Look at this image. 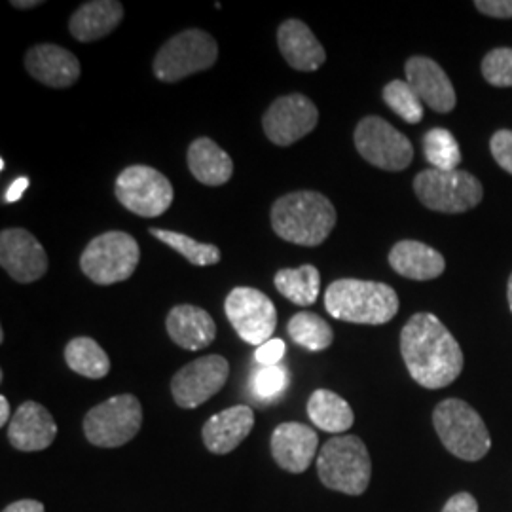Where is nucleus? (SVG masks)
Returning a JSON list of instances; mask_svg holds the SVG:
<instances>
[{
	"label": "nucleus",
	"instance_id": "26",
	"mask_svg": "<svg viewBox=\"0 0 512 512\" xmlns=\"http://www.w3.org/2000/svg\"><path fill=\"white\" fill-rule=\"evenodd\" d=\"M308 416L315 427L332 435L346 433L355 421V414L348 401L330 389H317L311 393Z\"/></svg>",
	"mask_w": 512,
	"mask_h": 512
},
{
	"label": "nucleus",
	"instance_id": "6",
	"mask_svg": "<svg viewBox=\"0 0 512 512\" xmlns=\"http://www.w3.org/2000/svg\"><path fill=\"white\" fill-rule=\"evenodd\" d=\"M217 59L219 44L215 38L202 29H186L158 50L152 71L160 82L175 84L186 76L209 71Z\"/></svg>",
	"mask_w": 512,
	"mask_h": 512
},
{
	"label": "nucleus",
	"instance_id": "36",
	"mask_svg": "<svg viewBox=\"0 0 512 512\" xmlns=\"http://www.w3.org/2000/svg\"><path fill=\"white\" fill-rule=\"evenodd\" d=\"M283 355H285V342L272 338L270 342H266L256 349L255 359L258 365L277 366L283 359Z\"/></svg>",
	"mask_w": 512,
	"mask_h": 512
},
{
	"label": "nucleus",
	"instance_id": "32",
	"mask_svg": "<svg viewBox=\"0 0 512 512\" xmlns=\"http://www.w3.org/2000/svg\"><path fill=\"white\" fill-rule=\"evenodd\" d=\"M384 101L406 124H420L423 120V101L404 80H393L385 86Z\"/></svg>",
	"mask_w": 512,
	"mask_h": 512
},
{
	"label": "nucleus",
	"instance_id": "33",
	"mask_svg": "<svg viewBox=\"0 0 512 512\" xmlns=\"http://www.w3.org/2000/svg\"><path fill=\"white\" fill-rule=\"evenodd\" d=\"M482 76L495 88L512 86V48H495L482 59Z\"/></svg>",
	"mask_w": 512,
	"mask_h": 512
},
{
	"label": "nucleus",
	"instance_id": "38",
	"mask_svg": "<svg viewBox=\"0 0 512 512\" xmlns=\"http://www.w3.org/2000/svg\"><path fill=\"white\" fill-rule=\"evenodd\" d=\"M442 512H478V501H476L475 495L459 492L446 501Z\"/></svg>",
	"mask_w": 512,
	"mask_h": 512
},
{
	"label": "nucleus",
	"instance_id": "39",
	"mask_svg": "<svg viewBox=\"0 0 512 512\" xmlns=\"http://www.w3.org/2000/svg\"><path fill=\"white\" fill-rule=\"evenodd\" d=\"M27 186H29V179H27V177H19V179H16L14 183L8 186V190H6V194H4V202H18L19 198L25 194Z\"/></svg>",
	"mask_w": 512,
	"mask_h": 512
},
{
	"label": "nucleus",
	"instance_id": "2",
	"mask_svg": "<svg viewBox=\"0 0 512 512\" xmlns=\"http://www.w3.org/2000/svg\"><path fill=\"white\" fill-rule=\"evenodd\" d=\"M272 228L289 243L317 247L336 226V209L327 196L313 190H296L272 205Z\"/></svg>",
	"mask_w": 512,
	"mask_h": 512
},
{
	"label": "nucleus",
	"instance_id": "8",
	"mask_svg": "<svg viewBox=\"0 0 512 512\" xmlns=\"http://www.w3.org/2000/svg\"><path fill=\"white\" fill-rule=\"evenodd\" d=\"M414 192L427 209L458 215L475 209L484 198L482 183L467 171L425 169L414 179Z\"/></svg>",
	"mask_w": 512,
	"mask_h": 512
},
{
	"label": "nucleus",
	"instance_id": "4",
	"mask_svg": "<svg viewBox=\"0 0 512 512\" xmlns=\"http://www.w3.org/2000/svg\"><path fill=\"white\" fill-rule=\"evenodd\" d=\"M317 475L329 490L363 495L372 478V461L365 442L355 435H338L325 442L317 456Z\"/></svg>",
	"mask_w": 512,
	"mask_h": 512
},
{
	"label": "nucleus",
	"instance_id": "12",
	"mask_svg": "<svg viewBox=\"0 0 512 512\" xmlns=\"http://www.w3.org/2000/svg\"><path fill=\"white\" fill-rule=\"evenodd\" d=\"M224 313L239 338L251 346H262L272 340L277 327L274 302L253 287H236L226 296Z\"/></svg>",
	"mask_w": 512,
	"mask_h": 512
},
{
	"label": "nucleus",
	"instance_id": "3",
	"mask_svg": "<svg viewBox=\"0 0 512 512\" xmlns=\"http://www.w3.org/2000/svg\"><path fill=\"white\" fill-rule=\"evenodd\" d=\"M325 308L338 321L355 325H385L399 311V296L380 281L338 279L325 293Z\"/></svg>",
	"mask_w": 512,
	"mask_h": 512
},
{
	"label": "nucleus",
	"instance_id": "7",
	"mask_svg": "<svg viewBox=\"0 0 512 512\" xmlns=\"http://www.w3.org/2000/svg\"><path fill=\"white\" fill-rule=\"evenodd\" d=\"M141 260L137 239L126 232H105L93 238L80 256V270L95 285H114L129 279Z\"/></svg>",
	"mask_w": 512,
	"mask_h": 512
},
{
	"label": "nucleus",
	"instance_id": "41",
	"mask_svg": "<svg viewBox=\"0 0 512 512\" xmlns=\"http://www.w3.org/2000/svg\"><path fill=\"white\" fill-rule=\"evenodd\" d=\"M8 418H10V403H8V399L2 395V397H0V425H2V427L8 423Z\"/></svg>",
	"mask_w": 512,
	"mask_h": 512
},
{
	"label": "nucleus",
	"instance_id": "16",
	"mask_svg": "<svg viewBox=\"0 0 512 512\" xmlns=\"http://www.w3.org/2000/svg\"><path fill=\"white\" fill-rule=\"evenodd\" d=\"M406 82L429 109L448 114L456 109V90L437 61L414 55L404 65Z\"/></svg>",
	"mask_w": 512,
	"mask_h": 512
},
{
	"label": "nucleus",
	"instance_id": "19",
	"mask_svg": "<svg viewBox=\"0 0 512 512\" xmlns=\"http://www.w3.org/2000/svg\"><path fill=\"white\" fill-rule=\"evenodd\" d=\"M54 416L35 401H25L8 423V440L19 452H42L54 444Z\"/></svg>",
	"mask_w": 512,
	"mask_h": 512
},
{
	"label": "nucleus",
	"instance_id": "24",
	"mask_svg": "<svg viewBox=\"0 0 512 512\" xmlns=\"http://www.w3.org/2000/svg\"><path fill=\"white\" fill-rule=\"evenodd\" d=\"M124 19V4L118 0H92L76 8L69 31L78 42H95L109 37Z\"/></svg>",
	"mask_w": 512,
	"mask_h": 512
},
{
	"label": "nucleus",
	"instance_id": "5",
	"mask_svg": "<svg viewBox=\"0 0 512 512\" xmlns=\"http://www.w3.org/2000/svg\"><path fill=\"white\" fill-rule=\"evenodd\" d=\"M433 425L444 448L463 461H480L492 448V437L480 414L461 399H446L433 412Z\"/></svg>",
	"mask_w": 512,
	"mask_h": 512
},
{
	"label": "nucleus",
	"instance_id": "20",
	"mask_svg": "<svg viewBox=\"0 0 512 512\" xmlns=\"http://www.w3.org/2000/svg\"><path fill=\"white\" fill-rule=\"evenodd\" d=\"M255 427V412L247 404L226 408L205 421L202 439L211 454L226 456L236 450Z\"/></svg>",
	"mask_w": 512,
	"mask_h": 512
},
{
	"label": "nucleus",
	"instance_id": "25",
	"mask_svg": "<svg viewBox=\"0 0 512 512\" xmlns=\"http://www.w3.org/2000/svg\"><path fill=\"white\" fill-rule=\"evenodd\" d=\"M186 158L194 179L207 186L226 184L234 175V162L230 154L209 137L192 141Z\"/></svg>",
	"mask_w": 512,
	"mask_h": 512
},
{
	"label": "nucleus",
	"instance_id": "1",
	"mask_svg": "<svg viewBox=\"0 0 512 512\" xmlns=\"http://www.w3.org/2000/svg\"><path fill=\"white\" fill-rule=\"evenodd\" d=\"M401 355L412 380L425 389L454 384L463 370V351L433 313H416L401 330Z\"/></svg>",
	"mask_w": 512,
	"mask_h": 512
},
{
	"label": "nucleus",
	"instance_id": "34",
	"mask_svg": "<svg viewBox=\"0 0 512 512\" xmlns=\"http://www.w3.org/2000/svg\"><path fill=\"white\" fill-rule=\"evenodd\" d=\"M289 376L283 366H262L253 376V391L260 399H275L287 387Z\"/></svg>",
	"mask_w": 512,
	"mask_h": 512
},
{
	"label": "nucleus",
	"instance_id": "28",
	"mask_svg": "<svg viewBox=\"0 0 512 512\" xmlns=\"http://www.w3.org/2000/svg\"><path fill=\"white\" fill-rule=\"evenodd\" d=\"M65 363L90 380H101L110 372L109 355L93 338L78 336L65 346Z\"/></svg>",
	"mask_w": 512,
	"mask_h": 512
},
{
	"label": "nucleus",
	"instance_id": "42",
	"mask_svg": "<svg viewBox=\"0 0 512 512\" xmlns=\"http://www.w3.org/2000/svg\"><path fill=\"white\" fill-rule=\"evenodd\" d=\"M14 8H19V10H31V8H37L42 4V0H12L10 2Z\"/></svg>",
	"mask_w": 512,
	"mask_h": 512
},
{
	"label": "nucleus",
	"instance_id": "11",
	"mask_svg": "<svg viewBox=\"0 0 512 512\" xmlns=\"http://www.w3.org/2000/svg\"><path fill=\"white\" fill-rule=\"evenodd\" d=\"M355 148L366 162L384 171H403L414 160V147L399 129L380 116L363 118L355 133Z\"/></svg>",
	"mask_w": 512,
	"mask_h": 512
},
{
	"label": "nucleus",
	"instance_id": "40",
	"mask_svg": "<svg viewBox=\"0 0 512 512\" xmlns=\"http://www.w3.org/2000/svg\"><path fill=\"white\" fill-rule=\"evenodd\" d=\"M2 512H46L44 505L37 499H21L12 505H8Z\"/></svg>",
	"mask_w": 512,
	"mask_h": 512
},
{
	"label": "nucleus",
	"instance_id": "35",
	"mask_svg": "<svg viewBox=\"0 0 512 512\" xmlns=\"http://www.w3.org/2000/svg\"><path fill=\"white\" fill-rule=\"evenodd\" d=\"M490 150L495 162L501 169L512 175V131L511 129H499L494 133L490 141Z\"/></svg>",
	"mask_w": 512,
	"mask_h": 512
},
{
	"label": "nucleus",
	"instance_id": "9",
	"mask_svg": "<svg viewBox=\"0 0 512 512\" xmlns=\"http://www.w3.org/2000/svg\"><path fill=\"white\" fill-rule=\"evenodd\" d=\"M143 406L135 395H116L93 406L84 418V435L99 448H118L139 435Z\"/></svg>",
	"mask_w": 512,
	"mask_h": 512
},
{
	"label": "nucleus",
	"instance_id": "14",
	"mask_svg": "<svg viewBox=\"0 0 512 512\" xmlns=\"http://www.w3.org/2000/svg\"><path fill=\"white\" fill-rule=\"evenodd\" d=\"M230 363L220 355H205L183 366L171 380V395L181 408H198L228 382Z\"/></svg>",
	"mask_w": 512,
	"mask_h": 512
},
{
	"label": "nucleus",
	"instance_id": "30",
	"mask_svg": "<svg viewBox=\"0 0 512 512\" xmlns=\"http://www.w3.org/2000/svg\"><path fill=\"white\" fill-rule=\"evenodd\" d=\"M156 239H160L165 245H169L173 251H177L179 255H183L190 264L194 266H213L220 262V249L217 245L211 243H200L190 236H184L179 232H171V230H160V228H150L148 230Z\"/></svg>",
	"mask_w": 512,
	"mask_h": 512
},
{
	"label": "nucleus",
	"instance_id": "13",
	"mask_svg": "<svg viewBox=\"0 0 512 512\" xmlns=\"http://www.w3.org/2000/svg\"><path fill=\"white\" fill-rule=\"evenodd\" d=\"M319 122L315 103L302 93L277 97L262 116L266 137L277 147H291L296 141L310 135Z\"/></svg>",
	"mask_w": 512,
	"mask_h": 512
},
{
	"label": "nucleus",
	"instance_id": "17",
	"mask_svg": "<svg viewBox=\"0 0 512 512\" xmlns=\"http://www.w3.org/2000/svg\"><path fill=\"white\" fill-rule=\"evenodd\" d=\"M317 446H319L317 433L308 425L298 421H287L277 425L270 440L275 463L283 471L294 473V475L308 471L311 461L317 454Z\"/></svg>",
	"mask_w": 512,
	"mask_h": 512
},
{
	"label": "nucleus",
	"instance_id": "22",
	"mask_svg": "<svg viewBox=\"0 0 512 512\" xmlns=\"http://www.w3.org/2000/svg\"><path fill=\"white\" fill-rule=\"evenodd\" d=\"M165 329L179 348L188 351L209 348L217 336V325L213 317L202 308L190 304H181L169 311Z\"/></svg>",
	"mask_w": 512,
	"mask_h": 512
},
{
	"label": "nucleus",
	"instance_id": "37",
	"mask_svg": "<svg viewBox=\"0 0 512 512\" xmlns=\"http://www.w3.org/2000/svg\"><path fill=\"white\" fill-rule=\"evenodd\" d=\"M475 8L490 18H512V0H476Z\"/></svg>",
	"mask_w": 512,
	"mask_h": 512
},
{
	"label": "nucleus",
	"instance_id": "21",
	"mask_svg": "<svg viewBox=\"0 0 512 512\" xmlns=\"http://www.w3.org/2000/svg\"><path fill=\"white\" fill-rule=\"evenodd\" d=\"M277 46L285 61L300 73H315L327 61L325 48L300 19H285L279 25Z\"/></svg>",
	"mask_w": 512,
	"mask_h": 512
},
{
	"label": "nucleus",
	"instance_id": "43",
	"mask_svg": "<svg viewBox=\"0 0 512 512\" xmlns=\"http://www.w3.org/2000/svg\"><path fill=\"white\" fill-rule=\"evenodd\" d=\"M507 300H509V308L512 311V274L509 281H507Z\"/></svg>",
	"mask_w": 512,
	"mask_h": 512
},
{
	"label": "nucleus",
	"instance_id": "27",
	"mask_svg": "<svg viewBox=\"0 0 512 512\" xmlns=\"http://www.w3.org/2000/svg\"><path fill=\"white\" fill-rule=\"evenodd\" d=\"M274 283L281 296L302 308L313 306L321 293V274L311 264L279 270L275 274Z\"/></svg>",
	"mask_w": 512,
	"mask_h": 512
},
{
	"label": "nucleus",
	"instance_id": "18",
	"mask_svg": "<svg viewBox=\"0 0 512 512\" xmlns=\"http://www.w3.org/2000/svg\"><path fill=\"white\" fill-rule=\"evenodd\" d=\"M25 69L37 82L54 90L71 88L82 73L78 57L57 44L33 46L25 55Z\"/></svg>",
	"mask_w": 512,
	"mask_h": 512
},
{
	"label": "nucleus",
	"instance_id": "23",
	"mask_svg": "<svg viewBox=\"0 0 512 512\" xmlns=\"http://www.w3.org/2000/svg\"><path fill=\"white\" fill-rule=\"evenodd\" d=\"M389 266L406 279L431 281L444 274L446 260L439 251L421 241L403 239L389 251Z\"/></svg>",
	"mask_w": 512,
	"mask_h": 512
},
{
	"label": "nucleus",
	"instance_id": "10",
	"mask_svg": "<svg viewBox=\"0 0 512 512\" xmlns=\"http://www.w3.org/2000/svg\"><path fill=\"white\" fill-rule=\"evenodd\" d=\"M118 202L137 217L154 219L171 207L175 190L164 173L150 165H129L114 184Z\"/></svg>",
	"mask_w": 512,
	"mask_h": 512
},
{
	"label": "nucleus",
	"instance_id": "15",
	"mask_svg": "<svg viewBox=\"0 0 512 512\" xmlns=\"http://www.w3.org/2000/svg\"><path fill=\"white\" fill-rule=\"evenodd\" d=\"M0 266L14 281L29 285L48 272V255L31 232L6 228L0 234Z\"/></svg>",
	"mask_w": 512,
	"mask_h": 512
},
{
	"label": "nucleus",
	"instance_id": "31",
	"mask_svg": "<svg viewBox=\"0 0 512 512\" xmlns=\"http://www.w3.org/2000/svg\"><path fill=\"white\" fill-rule=\"evenodd\" d=\"M423 154L433 169L454 171L461 164V150L456 137L444 128L429 129L423 135Z\"/></svg>",
	"mask_w": 512,
	"mask_h": 512
},
{
	"label": "nucleus",
	"instance_id": "29",
	"mask_svg": "<svg viewBox=\"0 0 512 512\" xmlns=\"http://www.w3.org/2000/svg\"><path fill=\"white\" fill-rule=\"evenodd\" d=\"M287 332L294 344L310 351H325L334 342V332L329 323L311 311H300L291 317Z\"/></svg>",
	"mask_w": 512,
	"mask_h": 512
}]
</instances>
